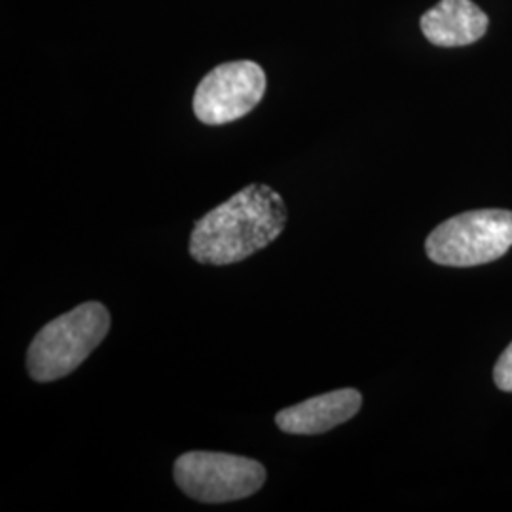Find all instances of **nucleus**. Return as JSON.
I'll return each instance as SVG.
<instances>
[{"label":"nucleus","mask_w":512,"mask_h":512,"mask_svg":"<svg viewBox=\"0 0 512 512\" xmlns=\"http://www.w3.org/2000/svg\"><path fill=\"white\" fill-rule=\"evenodd\" d=\"M110 313L99 302H86L38 330L27 353L35 382L46 384L73 374L109 334Z\"/></svg>","instance_id":"f03ea898"},{"label":"nucleus","mask_w":512,"mask_h":512,"mask_svg":"<svg viewBox=\"0 0 512 512\" xmlns=\"http://www.w3.org/2000/svg\"><path fill=\"white\" fill-rule=\"evenodd\" d=\"M287 217L285 202L272 186L249 184L194 222L190 255L209 266L236 264L274 243Z\"/></svg>","instance_id":"f257e3e1"},{"label":"nucleus","mask_w":512,"mask_h":512,"mask_svg":"<svg viewBox=\"0 0 512 512\" xmlns=\"http://www.w3.org/2000/svg\"><path fill=\"white\" fill-rule=\"evenodd\" d=\"M421 31L435 46H469L486 35L488 16L471 0H440L423 14Z\"/></svg>","instance_id":"0eeeda50"},{"label":"nucleus","mask_w":512,"mask_h":512,"mask_svg":"<svg viewBox=\"0 0 512 512\" xmlns=\"http://www.w3.org/2000/svg\"><path fill=\"white\" fill-rule=\"evenodd\" d=\"M512 247V213L480 209L437 226L425 241L427 256L440 266L469 268L494 262Z\"/></svg>","instance_id":"7ed1b4c3"},{"label":"nucleus","mask_w":512,"mask_h":512,"mask_svg":"<svg viewBox=\"0 0 512 512\" xmlns=\"http://www.w3.org/2000/svg\"><path fill=\"white\" fill-rule=\"evenodd\" d=\"M266 73L255 61H230L203 76L194 95V114L207 126L247 116L266 93Z\"/></svg>","instance_id":"39448f33"},{"label":"nucleus","mask_w":512,"mask_h":512,"mask_svg":"<svg viewBox=\"0 0 512 512\" xmlns=\"http://www.w3.org/2000/svg\"><path fill=\"white\" fill-rule=\"evenodd\" d=\"M363 404L357 389H336L294 404L275 416V423L283 433L291 435H321L351 420Z\"/></svg>","instance_id":"423d86ee"},{"label":"nucleus","mask_w":512,"mask_h":512,"mask_svg":"<svg viewBox=\"0 0 512 512\" xmlns=\"http://www.w3.org/2000/svg\"><path fill=\"white\" fill-rule=\"evenodd\" d=\"M494 380L501 391L512 393V344L499 357L494 368Z\"/></svg>","instance_id":"6e6552de"},{"label":"nucleus","mask_w":512,"mask_h":512,"mask_svg":"<svg viewBox=\"0 0 512 512\" xmlns=\"http://www.w3.org/2000/svg\"><path fill=\"white\" fill-rule=\"evenodd\" d=\"M175 482L202 503H228L256 494L266 469L255 459L222 452H188L175 461Z\"/></svg>","instance_id":"20e7f679"}]
</instances>
